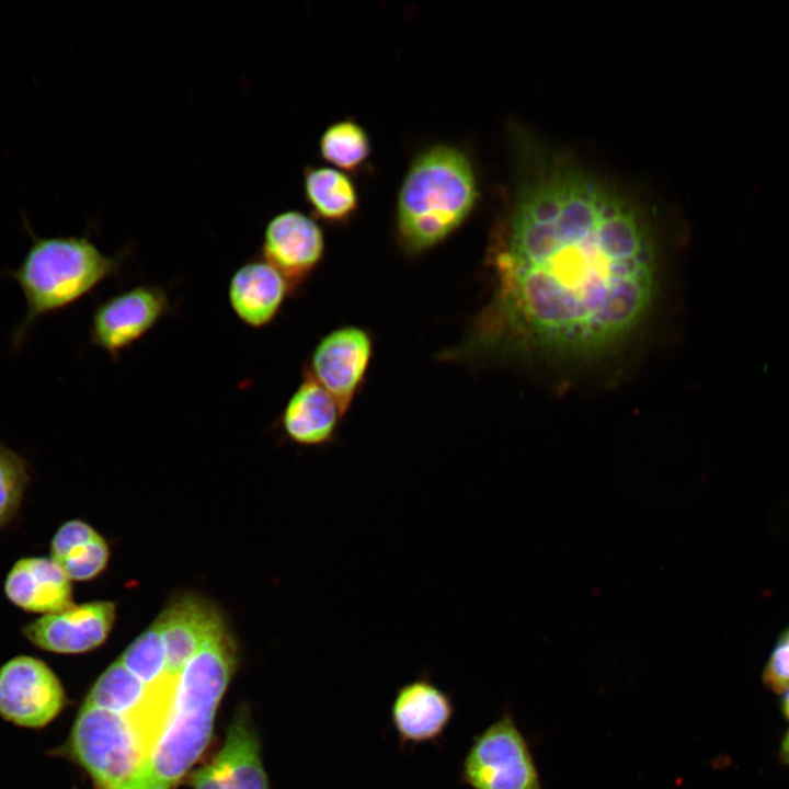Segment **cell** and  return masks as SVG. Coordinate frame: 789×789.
<instances>
[{"mask_svg":"<svg viewBox=\"0 0 789 789\" xmlns=\"http://www.w3.org/2000/svg\"><path fill=\"white\" fill-rule=\"evenodd\" d=\"M152 748L125 717L82 704L60 753L81 766L98 789H147Z\"/></svg>","mask_w":789,"mask_h":789,"instance_id":"5b68a950","label":"cell"},{"mask_svg":"<svg viewBox=\"0 0 789 789\" xmlns=\"http://www.w3.org/2000/svg\"><path fill=\"white\" fill-rule=\"evenodd\" d=\"M192 789H270L260 741L245 710L232 719L221 748L190 777Z\"/></svg>","mask_w":789,"mask_h":789,"instance_id":"4fadbf2b","label":"cell"},{"mask_svg":"<svg viewBox=\"0 0 789 789\" xmlns=\"http://www.w3.org/2000/svg\"><path fill=\"white\" fill-rule=\"evenodd\" d=\"M291 293L285 277L263 258L240 265L231 275L228 300L245 325L261 329L274 321Z\"/></svg>","mask_w":789,"mask_h":789,"instance_id":"2e32d148","label":"cell"},{"mask_svg":"<svg viewBox=\"0 0 789 789\" xmlns=\"http://www.w3.org/2000/svg\"><path fill=\"white\" fill-rule=\"evenodd\" d=\"M49 558L70 581L85 582L105 570L110 548L90 524L73 518L62 523L55 531L49 545Z\"/></svg>","mask_w":789,"mask_h":789,"instance_id":"ac0fdd59","label":"cell"},{"mask_svg":"<svg viewBox=\"0 0 789 789\" xmlns=\"http://www.w3.org/2000/svg\"><path fill=\"white\" fill-rule=\"evenodd\" d=\"M30 482L26 460L0 443V529L18 514Z\"/></svg>","mask_w":789,"mask_h":789,"instance_id":"7402d4cb","label":"cell"},{"mask_svg":"<svg viewBox=\"0 0 789 789\" xmlns=\"http://www.w3.org/2000/svg\"><path fill=\"white\" fill-rule=\"evenodd\" d=\"M304 193L316 217L330 224L348 221L357 211L359 197L351 178L330 167H307Z\"/></svg>","mask_w":789,"mask_h":789,"instance_id":"d6986e66","label":"cell"},{"mask_svg":"<svg viewBox=\"0 0 789 789\" xmlns=\"http://www.w3.org/2000/svg\"><path fill=\"white\" fill-rule=\"evenodd\" d=\"M343 413L333 397L305 375L281 415V428L291 443L309 448L332 444Z\"/></svg>","mask_w":789,"mask_h":789,"instance_id":"e0dca14e","label":"cell"},{"mask_svg":"<svg viewBox=\"0 0 789 789\" xmlns=\"http://www.w3.org/2000/svg\"><path fill=\"white\" fill-rule=\"evenodd\" d=\"M487 251L492 290L447 362L597 356L645 320L658 284L648 218L578 162L527 149Z\"/></svg>","mask_w":789,"mask_h":789,"instance_id":"6da1fadb","label":"cell"},{"mask_svg":"<svg viewBox=\"0 0 789 789\" xmlns=\"http://www.w3.org/2000/svg\"><path fill=\"white\" fill-rule=\"evenodd\" d=\"M176 684L147 686L116 660L98 677L83 704L125 717L155 746L168 720Z\"/></svg>","mask_w":789,"mask_h":789,"instance_id":"30bf717a","label":"cell"},{"mask_svg":"<svg viewBox=\"0 0 789 789\" xmlns=\"http://www.w3.org/2000/svg\"><path fill=\"white\" fill-rule=\"evenodd\" d=\"M324 235L317 221L298 210H286L266 225L262 258L287 281L290 290L301 286L321 263Z\"/></svg>","mask_w":789,"mask_h":789,"instance_id":"7c38bea8","label":"cell"},{"mask_svg":"<svg viewBox=\"0 0 789 789\" xmlns=\"http://www.w3.org/2000/svg\"><path fill=\"white\" fill-rule=\"evenodd\" d=\"M71 582L49 557L28 556L12 564L4 578L3 592L21 610L44 616L73 604Z\"/></svg>","mask_w":789,"mask_h":789,"instance_id":"9a60e30c","label":"cell"},{"mask_svg":"<svg viewBox=\"0 0 789 789\" xmlns=\"http://www.w3.org/2000/svg\"><path fill=\"white\" fill-rule=\"evenodd\" d=\"M67 705L65 688L50 666L20 654L0 666V717L21 728L48 725Z\"/></svg>","mask_w":789,"mask_h":789,"instance_id":"52a82bcc","label":"cell"},{"mask_svg":"<svg viewBox=\"0 0 789 789\" xmlns=\"http://www.w3.org/2000/svg\"><path fill=\"white\" fill-rule=\"evenodd\" d=\"M116 618L111 601L72 604L59 611L39 616L21 628L34 647L56 654H81L101 647Z\"/></svg>","mask_w":789,"mask_h":789,"instance_id":"8fae6325","label":"cell"},{"mask_svg":"<svg viewBox=\"0 0 789 789\" xmlns=\"http://www.w3.org/2000/svg\"><path fill=\"white\" fill-rule=\"evenodd\" d=\"M762 679L769 690L777 694L789 688V626L777 638L765 663Z\"/></svg>","mask_w":789,"mask_h":789,"instance_id":"603a6c76","label":"cell"},{"mask_svg":"<svg viewBox=\"0 0 789 789\" xmlns=\"http://www.w3.org/2000/svg\"><path fill=\"white\" fill-rule=\"evenodd\" d=\"M159 285H138L100 302L91 317L90 341L113 359L144 338L171 310Z\"/></svg>","mask_w":789,"mask_h":789,"instance_id":"ba28073f","label":"cell"},{"mask_svg":"<svg viewBox=\"0 0 789 789\" xmlns=\"http://www.w3.org/2000/svg\"><path fill=\"white\" fill-rule=\"evenodd\" d=\"M31 245L20 264L3 273L20 287L26 312L12 332L18 350L33 325L90 294L119 268V261L103 253L87 236L41 237L24 219Z\"/></svg>","mask_w":789,"mask_h":789,"instance_id":"277c9868","label":"cell"},{"mask_svg":"<svg viewBox=\"0 0 789 789\" xmlns=\"http://www.w3.org/2000/svg\"><path fill=\"white\" fill-rule=\"evenodd\" d=\"M780 710L782 716L789 720V688L782 693L780 699Z\"/></svg>","mask_w":789,"mask_h":789,"instance_id":"d4e9b609","label":"cell"},{"mask_svg":"<svg viewBox=\"0 0 789 789\" xmlns=\"http://www.w3.org/2000/svg\"><path fill=\"white\" fill-rule=\"evenodd\" d=\"M373 350V338L367 330L340 327L318 342L305 375L324 388L345 415L363 387Z\"/></svg>","mask_w":789,"mask_h":789,"instance_id":"9c48e42d","label":"cell"},{"mask_svg":"<svg viewBox=\"0 0 789 789\" xmlns=\"http://www.w3.org/2000/svg\"><path fill=\"white\" fill-rule=\"evenodd\" d=\"M478 194L476 171L465 150L439 142L420 151L396 202V239L404 254H423L449 238L471 215Z\"/></svg>","mask_w":789,"mask_h":789,"instance_id":"3957f363","label":"cell"},{"mask_svg":"<svg viewBox=\"0 0 789 789\" xmlns=\"http://www.w3.org/2000/svg\"><path fill=\"white\" fill-rule=\"evenodd\" d=\"M322 158L340 170L354 172L368 160L371 151L366 129L352 118L328 126L319 140Z\"/></svg>","mask_w":789,"mask_h":789,"instance_id":"ffe728a7","label":"cell"},{"mask_svg":"<svg viewBox=\"0 0 789 789\" xmlns=\"http://www.w3.org/2000/svg\"><path fill=\"white\" fill-rule=\"evenodd\" d=\"M454 712L449 694L427 676H419L397 689L390 720L402 745H419L442 737Z\"/></svg>","mask_w":789,"mask_h":789,"instance_id":"5bb4252c","label":"cell"},{"mask_svg":"<svg viewBox=\"0 0 789 789\" xmlns=\"http://www.w3.org/2000/svg\"><path fill=\"white\" fill-rule=\"evenodd\" d=\"M226 625L187 662L147 767V789H173L206 748L220 700L237 666Z\"/></svg>","mask_w":789,"mask_h":789,"instance_id":"7a4b0ae2","label":"cell"},{"mask_svg":"<svg viewBox=\"0 0 789 789\" xmlns=\"http://www.w3.org/2000/svg\"><path fill=\"white\" fill-rule=\"evenodd\" d=\"M459 779L470 789H542L533 753L510 711L473 736Z\"/></svg>","mask_w":789,"mask_h":789,"instance_id":"8992f818","label":"cell"},{"mask_svg":"<svg viewBox=\"0 0 789 789\" xmlns=\"http://www.w3.org/2000/svg\"><path fill=\"white\" fill-rule=\"evenodd\" d=\"M779 759L782 764L789 765V730L781 740Z\"/></svg>","mask_w":789,"mask_h":789,"instance_id":"cb8c5ba5","label":"cell"},{"mask_svg":"<svg viewBox=\"0 0 789 789\" xmlns=\"http://www.w3.org/2000/svg\"><path fill=\"white\" fill-rule=\"evenodd\" d=\"M133 675L150 687L176 683L167 671L165 648L158 625L141 632L117 659Z\"/></svg>","mask_w":789,"mask_h":789,"instance_id":"44dd1931","label":"cell"}]
</instances>
